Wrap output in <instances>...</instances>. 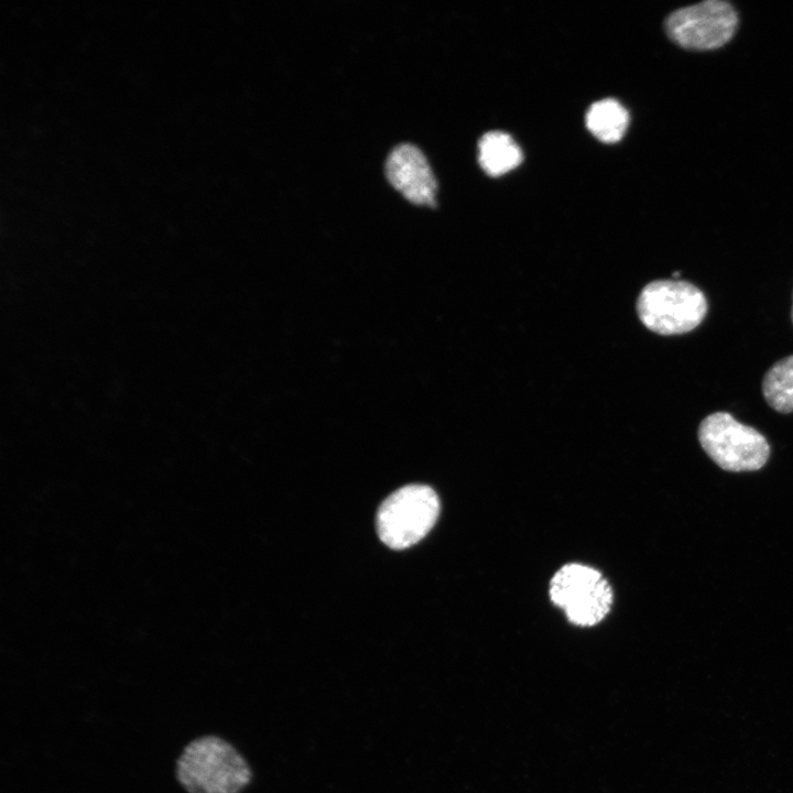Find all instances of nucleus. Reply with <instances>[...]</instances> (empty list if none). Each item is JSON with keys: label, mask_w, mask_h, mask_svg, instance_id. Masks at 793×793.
I'll list each match as a JSON object with an SVG mask.
<instances>
[{"label": "nucleus", "mask_w": 793, "mask_h": 793, "mask_svg": "<svg viewBox=\"0 0 793 793\" xmlns=\"http://www.w3.org/2000/svg\"><path fill=\"white\" fill-rule=\"evenodd\" d=\"M175 775L187 793H239L251 781L245 758L227 740L204 735L191 740L176 760Z\"/></svg>", "instance_id": "nucleus-1"}, {"label": "nucleus", "mask_w": 793, "mask_h": 793, "mask_svg": "<svg viewBox=\"0 0 793 793\" xmlns=\"http://www.w3.org/2000/svg\"><path fill=\"white\" fill-rule=\"evenodd\" d=\"M637 314L651 332L663 335H682L702 324L708 312L704 292L695 284L674 279L655 280L640 292Z\"/></svg>", "instance_id": "nucleus-2"}, {"label": "nucleus", "mask_w": 793, "mask_h": 793, "mask_svg": "<svg viewBox=\"0 0 793 793\" xmlns=\"http://www.w3.org/2000/svg\"><path fill=\"white\" fill-rule=\"evenodd\" d=\"M697 437L707 456L727 471L759 470L770 456L764 435L728 412L718 411L705 416L698 425Z\"/></svg>", "instance_id": "nucleus-3"}, {"label": "nucleus", "mask_w": 793, "mask_h": 793, "mask_svg": "<svg viewBox=\"0 0 793 793\" xmlns=\"http://www.w3.org/2000/svg\"><path fill=\"white\" fill-rule=\"evenodd\" d=\"M439 514V499L425 485H409L391 493L379 507L377 531L391 548H406L421 541Z\"/></svg>", "instance_id": "nucleus-4"}, {"label": "nucleus", "mask_w": 793, "mask_h": 793, "mask_svg": "<svg viewBox=\"0 0 793 793\" xmlns=\"http://www.w3.org/2000/svg\"><path fill=\"white\" fill-rule=\"evenodd\" d=\"M551 600L582 627L599 623L610 611L613 594L602 574L584 564L563 565L550 583Z\"/></svg>", "instance_id": "nucleus-5"}, {"label": "nucleus", "mask_w": 793, "mask_h": 793, "mask_svg": "<svg viewBox=\"0 0 793 793\" xmlns=\"http://www.w3.org/2000/svg\"><path fill=\"white\" fill-rule=\"evenodd\" d=\"M669 37L681 47L715 50L734 36L738 14L727 1L708 0L672 12L665 20Z\"/></svg>", "instance_id": "nucleus-6"}, {"label": "nucleus", "mask_w": 793, "mask_h": 793, "mask_svg": "<svg viewBox=\"0 0 793 793\" xmlns=\"http://www.w3.org/2000/svg\"><path fill=\"white\" fill-rule=\"evenodd\" d=\"M389 182L410 202L434 206L437 181L424 153L412 143L391 150L385 162Z\"/></svg>", "instance_id": "nucleus-7"}, {"label": "nucleus", "mask_w": 793, "mask_h": 793, "mask_svg": "<svg viewBox=\"0 0 793 793\" xmlns=\"http://www.w3.org/2000/svg\"><path fill=\"white\" fill-rule=\"evenodd\" d=\"M520 146L502 131H489L478 141V162L489 176H500L522 162Z\"/></svg>", "instance_id": "nucleus-8"}, {"label": "nucleus", "mask_w": 793, "mask_h": 793, "mask_svg": "<svg viewBox=\"0 0 793 793\" xmlns=\"http://www.w3.org/2000/svg\"><path fill=\"white\" fill-rule=\"evenodd\" d=\"M585 122L590 133L601 142L619 141L627 131L629 113L616 99L606 98L594 102L586 112Z\"/></svg>", "instance_id": "nucleus-9"}, {"label": "nucleus", "mask_w": 793, "mask_h": 793, "mask_svg": "<svg viewBox=\"0 0 793 793\" xmlns=\"http://www.w3.org/2000/svg\"><path fill=\"white\" fill-rule=\"evenodd\" d=\"M761 389L771 409L783 414L793 412V355L781 358L767 370Z\"/></svg>", "instance_id": "nucleus-10"}, {"label": "nucleus", "mask_w": 793, "mask_h": 793, "mask_svg": "<svg viewBox=\"0 0 793 793\" xmlns=\"http://www.w3.org/2000/svg\"><path fill=\"white\" fill-rule=\"evenodd\" d=\"M792 300H793V294H792ZM791 318H792V323H793V301H792V308H791Z\"/></svg>", "instance_id": "nucleus-11"}]
</instances>
